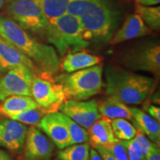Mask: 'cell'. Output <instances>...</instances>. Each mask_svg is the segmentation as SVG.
I'll use <instances>...</instances> for the list:
<instances>
[{
    "mask_svg": "<svg viewBox=\"0 0 160 160\" xmlns=\"http://www.w3.org/2000/svg\"><path fill=\"white\" fill-rule=\"evenodd\" d=\"M0 37L22 52L35 64L41 77L54 79L60 70V59L54 48L33 38L19 24L0 14Z\"/></svg>",
    "mask_w": 160,
    "mask_h": 160,
    "instance_id": "1",
    "label": "cell"
},
{
    "mask_svg": "<svg viewBox=\"0 0 160 160\" xmlns=\"http://www.w3.org/2000/svg\"><path fill=\"white\" fill-rule=\"evenodd\" d=\"M66 13L77 17L97 42H110L119 21L118 12L105 0H70Z\"/></svg>",
    "mask_w": 160,
    "mask_h": 160,
    "instance_id": "2",
    "label": "cell"
},
{
    "mask_svg": "<svg viewBox=\"0 0 160 160\" xmlns=\"http://www.w3.org/2000/svg\"><path fill=\"white\" fill-rule=\"evenodd\" d=\"M105 75L107 94L125 104L142 103L155 87V81L152 78L119 67L108 65Z\"/></svg>",
    "mask_w": 160,
    "mask_h": 160,
    "instance_id": "3",
    "label": "cell"
},
{
    "mask_svg": "<svg viewBox=\"0 0 160 160\" xmlns=\"http://www.w3.org/2000/svg\"><path fill=\"white\" fill-rule=\"evenodd\" d=\"M45 37L62 57L86 48L92 40L80 20L67 13L49 20Z\"/></svg>",
    "mask_w": 160,
    "mask_h": 160,
    "instance_id": "4",
    "label": "cell"
},
{
    "mask_svg": "<svg viewBox=\"0 0 160 160\" xmlns=\"http://www.w3.org/2000/svg\"><path fill=\"white\" fill-rule=\"evenodd\" d=\"M102 73V65L99 64L72 73H61L53 79L62 87L67 99L86 100L101 91Z\"/></svg>",
    "mask_w": 160,
    "mask_h": 160,
    "instance_id": "5",
    "label": "cell"
},
{
    "mask_svg": "<svg viewBox=\"0 0 160 160\" xmlns=\"http://www.w3.org/2000/svg\"><path fill=\"white\" fill-rule=\"evenodd\" d=\"M8 12L22 28L45 36L48 20L34 0H10Z\"/></svg>",
    "mask_w": 160,
    "mask_h": 160,
    "instance_id": "6",
    "label": "cell"
},
{
    "mask_svg": "<svg viewBox=\"0 0 160 160\" xmlns=\"http://www.w3.org/2000/svg\"><path fill=\"white\" fill-rule=\"evenodd\" d=\"M31 97L45 114L58 111L67 100L61 85L53 79L35 76L31 88Z\"/></svg>",
    "mask_w": 160,
    "mask_h": 160,
    "instance_id": "7",
    "label": "cell"
},
{
    "mask_svg": "<svg viewBox=\"0 0 160 160\" xmlns=\"http://www.w3.org/2000/svg\"><path fill=\"white\" fill-rule=\"evenodd\" d=\"M124 65L134 71H148L159 74L160 71V46L157 42L139 45L125 53Z\"/></svg>",
    "mask_w": 160,
    "mask_h": 160,
    "instance_id": "8",
    "label": "cell"
},
{
    "mask_svg": "<svg viewBox=\"0 0 160 160\" xmlns=\"http://www.w3.org/2000/svg\"><path fill=\"white\" fill-rule=\"evenodd\" d=\"M35 76L33 70L26 66H19L8 71L0 78V101L15 95L31 97Z\"/></svg>",
    "mask_w": 160,
    "mask_h": 160,
    "instance_id": "9",
    "label": "cell"
},
{
    "mask_svg": "<svg viewBox=\"0 0 160 160\" xmlns=\"http://www.w3.org/2000/svg\"><path fill=\"white\" fill-rule=\"evenodd\" d=\"M59 110L78 125L87 129L102 117L99 111V104L95 100L67 99Z\"/></svg>",
    "mask_w": 160,
    "mask_h": 160,
    "instance_id": "10",
    "label": "cell"
},
{
    "mask_svg": "<svg viewBox=\"0 0 160 160\" xmlns=\"http://www.w3.org/2000/svg\"><path fill=\"white\" fill-rule=\"evenodd\" d=\"M24 147V160H48L54 149L51 140L33 126L28 129Z\"/></svg>",
    "mask_w": 160,
    "mask_h": 160,
    "instance_id": "11",
    "label": "cell"
},
{
    "mask_svg": "<svg viewBox=\"0 0 160 160\" xmlns=\"http://www.w3.org/2000/svg\"><path fill=\"white\" fill-rule=\"evenodd\" d=\"M27 131L24 124L10 118L0 117V147L14 153L22 151Z\"/></svg>",
    "mask_w": 160,
    "mask_h": 160,
    "instance_id": "12",
    "label": "cell"
},
{
    "mask_svg": "<svg viewBox=\"0 0 160 160\" xmlns=\"http://www.w3.org/2000/svg\"><path fill=\"white\" fill-rule=\"evenodd\" d=\"M38 127L45 132L59 149H64L69 146V133L63 119L62 113L57 111L45 115L40 120Z\"/></svg>",
    "mask_w": 160,
    "mask_h": 160,
    "instance_id": "13",
    "label": "cell"
},
{
    "mask_svg": "<svg viewBox=\"0 0 160 160\" xmlns=\"http://www.w3.org/2000/svg\"><path fill=\"white\" fill-rule=\"evenodd\" d=\"M19 66L28 67L36 75L41 77L39 69L27 56L0 37V73H7Z\"/></svg>",
    "mask_w": 160,
    "mask_h": 160,
    "instance_id": "14",
    "label": "cell"
},
{
    "mask_svg": "<svg viewBox=\"0 0 160 160\" xmlns=\"http://www.w3.org/2000/svg\"><path fill=\"white\" fill-rule=\"evenodd\" d=\"M151 32V30L137 13H132L126 18L122 27L115 31L109 42L111 45H117L136 38L145 37L150 34Z\"/></svg>",
    "mask_w": 160,
    "mask_h": 160,
    "instance_id": "15",
    "label": "cell"
},
{
    "mask_svg": "<svg viewBox=\"0 0 160 160\" xmlns=\"http://www.w3.org/2000/svg\"><path fill=\"white\" fill-rule=\"evenodd\" d=\"M102 61V57L86 51L72 52L64 56L62 61L60 62V68L65 73H72L99 65Z\"/></svg>",
    "mask_w": 160,
    "mask_h": 160,
    "instance_id": "16",
    "label": "cell"
},
{
    "mask_svg": "<svg viewBox=\"0 0 160 160\" xmlns=\"http://www.w3.org/2000/svg\"><path fill=\"white\" fill-rule=\"evenodd\" d=\"M111 121L107 118L102 117L96 121L90 128L88 135L90 144L94 146L108 147L111 144L117 142L119 139L115 137L112 129Z\"/></svg>",
    "mask_w": 160,
    "mask_h": 160,
    "instance_id": "17",
    "label": "cell"
},
{
    "mask_svg": "<svg viewBox=\"0 0 160 160\" xmlns=\"http://www.w3.org/2000/svg\"><path fill=\"white\" fill-rule=\"evenodd\" d=\"M132 113V121L134 122L137 128H139L145 135L159 145L160 144V126L159 122L151 117L147 113L137 108H130Z\"/></svg>",
    "mask_w": 160,
    "mask_h": 160,
    "instance_id": "18",
    "label": "cell"
},
{
    "mask_svg": "<svg viewBox=\"0 0 160 160\" xmlns=\"http://www.w3.org/2000/svg\"><path fill=\"white\" fill-rule=\"evenodd\" d=\"M39 107L31 97L15 95L0 102V117L10 118Z\"/></svg>",
    "mask_w": 160,
    "mask_h": 160,
    "instance_id": "19",
    "label": "cell"
},
{
    "mask_svg": "<svg viewBox=\"0 0 160 160\" xmlns=\"http://www.w3.org/2000/svg\"><path fill=\"white\" fill-rule=\"evenodd\" d=\"M99 111L102 117L110 120L125 119L132 121V113L126 104L114 98L109 97L99 105Z\"/></svg>",
    "mask_w": 160,
    "mask_h": 160,
    "instance_id": "20",
    "label": "cell"
},
{
    "mask_svg": "<svg viewBox=\"0 0 160 160\" xmlns=\"http://www.w3.org/2000/svg\"><path fill=\"white\" fill-rule=\"evenodd\" d=\"M135 13H137L145 25L151 30H157L160 28V7L159 6H145L135 4Z\"/></svg>",
    "mask_w": 160,
    "mask_h": 160,
    "instance_id": "21",
    "label": "cell"
},
{
    "mask_svg": "<svg viewBox=\"0 0 160 160\" xmlns=\"http://www.w3.org/2000/svg\"><path fill=\"white\" fill-rule=\"evenodd\" d=\"M39 4L47 19L51 20L65 14L70 0H34Z\"/></svg>",
    "mask_w": 160,
    "mask_h": 160,
    "instance_id": "22",
    "label": "cell"
},
{
    "mask_svg": "<svg viewBox=\"0 0 160 160\" xmlns=\"http://www.w3.org/2000/svg\"><path fill=\"white\" fill-rule=\"evenodd\" d=\"M90 144L88 142L70 145L58 153V159L61 160H88Z\"/></svg>",
    "mask_w": 160,
    "mask_h": 160,
    "instance_id": "23",
    "label": "cell"
},
{
    "mask_svg": "<svg viewBox=\"0 0 160 160\" xmlns=\"http://www.w3.org/2000/svg\"><path fill=\"white\" fill-rule=\"evenodd\" d=\"M62 115L64 121L68 130L70 137L69 146L88 142L89 141V135L88 132L86 131L85 128L78 125L77 122H75L73 120H72L71 118L66 115L63 113Z\"/></svg>",
    "mask_w": 160,
    "mask_h": 160,
    "instance_id": "24",
    "label": "cell"
},
{
    "mask_svg": "<svg viewBox=\"0 0 160 160\" xmlns=\"http://www.w3.org/2000/svg\"><path fill=\"white\" fill-rule=\"evenodd\" d=\"M113 133L118 139L129 141L133 139L137 133V128L127 119H115L111 121Z\"/></svg>",
    "mask_w": 160,
    "mask_h": 160,
    "instance_id": "25",
    "label": "cell"
},
{
    "mask_svg": "<svg viewBox=\"0 0 160 160\" xmlns=\"http://www.w3.org/2000/svg\"><path fill=\"white\" fill-rule=\"evenodd\" d=\"M46 114L44 113L42 110L38 107L37 108L24 111L19 114L13 116V117H10V119L16 120L24 125L37 126L38 127L40 120Z\"/></svg>",
    "mask_w": 160,
    "mask_h": 160,
    "instance_id": "26",
    "label": "cell"
},
{
    "mask_svg": "<svg viewBox=\"0 0 160 160\" xmlns=\"http://www.w3.org/2000/svg\"><path fill=\"white\" fill-rule=\"evenodd\" d=\"M129 160H145V156L139 145L133 139L125 141Z\"/></svg>",
    "mask_w": 160,
    "mask_h": 160,
    "instance_id": "27",
    "label": "cell"
},
{
    "mask_svg": "<svg viewBox=\"0 0 160 160\" xmlns=\"http://www.w3.org/2000/svg\"><path fill=\"white\" fill-rule=\"evenodd\" d=\"M105 148H107L118 160H129L125 141L119 140L117 142Z\"/></svg>",
    "mask_w": 160,
    "mask_h": 160,
    "instance_id": "28",
    "label": "cell"
},
{
    "mask_svg": "<svg viewBox=\"0 0 160 160\" xmlns=\"http://www.w3.org/2000/svg\"><path fill=\"white\" fill-rule=\"evenodd\" d=\"M133 139L139 145L144 155L146 156L152 143L148 138L146 137L143 132H142L139 128H137V133H136L135 137H133Z\"/></svg>",
    "mask_w": 160,
    "mask_h": 160,
    "instance_id": "29",
    "label": "cell"
},
{
    "mask_svg": "<svg viewBox=\"0 0 160 160\" xmlns=\"http://www.w3.org/2000/svg\"><path fill=\"white\" fill-rule=\"evenodd\" d=\"M145 160H160V151L159 145L152 142L151 147L145 156Z\"/></svg>",
    "mask_w": 160,
    "mask_h": 160,
    "instance_id": "30",
    "label": "cell"
},
{
    "mask_svg": "<svg viewBox=\"0 0 160 160\" xmlns=\"http://www.w3.org/2000/svg\"><path fill=\"white\" fill-rule=\"evenodd\" d=\"M93 148L97 150L102 160H118L107 148L102 146H94Z\"/></svg>",
    "mask_w": 160,
    "mask_h": 160,
    "instance_id": "31",
    "label": "cell"
},
{
    "mask_svg": "<svg viewBox=\"0 0 160 160\" xmlns=\"http://www.w3.org/2000/svg\"><path fill=\"white\" fill-rule=\"evenodd\" d=\"M144 109L148 113V115L155 119L157 122H160V108L153 105H146L144 106Z\"/></svg>",
    "mask_w": 160,
    "mask_h": 160,
    "instance_id": "32",
    "label": "cell"
},
{
    "mask_svg": "<svg viewBox=\"0 0 160 160\" xmlns=\"http://www.w3.org/2000/svg\"><path fill=\"white\" fill-rule=\"evenodd\" d=\"M136 3L145 6L157 5L159 4L160 0H135Z\"/></svg>",
    "mask_w": 160,
    "mask_h": 160,
    "instance_id": "33",
    "label": "cell"
},
{
    "mask_svg": "<svg viewBox=\"0 0 160 160\" xmlns=\"http://www.w3.org/2000/svg\"><path fill=\"white\" fill-rule=\"evenodd\" d=\"M88 160H102V157H100V155L97 151V150L93 148V149H90Z\"/></svg>",
    "mask_w": 160,
    "mask_h": 160,
    "instance_id": "34",
    "label": "cell"
},
{
    "mask_svg": "<svg viewBox=\"0 0 160 160\" xmlns=\"http://www.w3.org/2000/svg\"><path fill=\"white\" fill-rule=\"evenodd\" d=\"M0 160H13L7 152L0 149Z\"/></svg>",
    "mask_w": 160,
    "mask_h": 160,
    "instance_id": "35",
    "label": "cell"
},
{
    "mask_svg": "<svg viewBox=\"0 0 160 160\" xmlns=\"http://www.w3.org/2000/svg\"><path fill=\"white\" fill-rule=\"evenodd\" d=\"M4 1H5V0H0V8H1V7L2 6L3 3H4Z\"/></svg>",
    "mask_w": 160,
    "mask_h": 160,
    "instance_id": "36",
    "label": "cell"
},
{
    "mask_svg": "<svg viewBox=\"0 0 160 160\" xmlns=\"http://www.w3.org/2000/svg\"><path fill=\"white\" fill-rule=\"evenodd\" d=\"M0 78H1V76H0Z\"/></svg>",
    "mask_w": 160,
    "mask_h": 160,
    "instance_id": "37",
    "label": "cell"
},
{
    "mask_svg": "<svg viewBox=\"0 0 160 160\" xmlns=\"http://www.w3.org/2000/svg\"><path fill=\"white\" fill-rule=\"evenodd\" d=\"M58 160H61V159H58Z\"/></svg>",
    "mask_w": 160,
    "mask_h": 160,
    "instance_id": "38",
    "label": "cell"
}]
</instances>
